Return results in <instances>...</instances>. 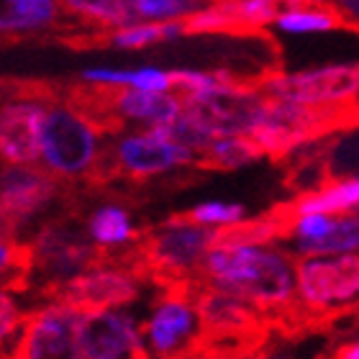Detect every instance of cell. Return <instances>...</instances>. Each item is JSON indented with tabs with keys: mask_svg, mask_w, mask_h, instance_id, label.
<instances>
[{
	"mask_svg": "<svg viewBox=\"0 0 359 359\" xmlns=\"http://www.w3.org/2000/svg\"><path fill=\"white\" fill-rule=\"evenodd\" d=\"M198 275L224 290L252 300L264 316L280 313L295 295V257L277 249L252 247H213L203 257Z\"/></svg>",
	"mask_w": 359,
	"mask_h": 359,
	"instance_id": "1",
	"label": "cell"
},
{
	"mask_svg": "<svg viewBox=\"0 0 359 359\" xmlns=\"http://www.w3.org/2000/svg\"><path fill=\"white\" fill-rule=\"evenodd\" d=\"M300 298L313 311L316 334L334 331L337 323L352 321L359 311V255L295 262Z\"/></svg>",
	"mask_w": 359,
	"mask_h": 359,
	"instance_id": "2",
	"label": "cell"
},
{
	"mask_svg": "<svg viewBox=\"0 0 359 359\" xmlns=\"http://www.w3.org/2000/svg\"><path fill=\"white\" fill-rule=\"evenodd\" d=\"M100 128L77 105H52L46 108L41 128V159L54 177H85L93 172L100 149Z\"/></svg>",
	"mask_w": 359,
	"mask_h": 359,
	"instance_id": "3",
	"label": "cell"
},
{
	"mask_svg": "<svg viewBox=\"0 0 359 359\" xmlns=\"http://www.w3.org/2000/svg\"><path fill=\"white\" fill-rule=\"evenodd\" d=\"M187 162H195V151L167 139L154 126H149V131L121 139L111 151H100L88 180L93 182H111L116 177L144 180L167 172L177 165H187Z\"/></svg>",
	"mask_w": 359,
	"mask_h": 359,
	"instance_id": "4",
	"label": "cell"
},
{
	"mask_svg": "<svg viewBox=\"0 0 359 359\" xmlns=\"http://www.w3.org/2000/svg\"><path fill=\"white\" fill-rule=\"evenodd\" d=\"M182 111L216 136L252 134V128L262 121L267 93L252 83L224 85L203 93H180Z\"/></svg>",
	"mask_w": 359,
	"mask_h": 359,
	"instance_id": "5",
	"label": "cell"
},
{
	"mask_svg": "<svg viewBox=\"0 0 359 359\" xmlns=\"http://www.w3.org/2000/svg\"><path fill=\"white\" fill-rule=\"evenodd\" d=\"M77 316L57 303L26 311L21 334L3 359H85Z\"/></svg>",
	"mask_w": 359,
	"mask_h": 359,
	"instance_id": "6",
	"label": "cell"
},
{
	"mask_svg": "<svg viewBox=\"0 0 359 359\" xmlns=\"http://www.w3.org/2000/svg\"><path fill=\"white\" fill-rule=\"evenodd\" d=\"M36 272H39V295L52 290L57 285L67 283L85 269L95 267L100 244L93 247L83 229H77L72 218H57L36 233Z\"/></svg>",
	"mask_w": 359,
	"mask_h": 359,
	"instance_id": "7",
	"label": "cell"
},
{
	"mask_svg": "<svg viewBox=\"0 0 359 359\" xmlns=\"http://www.w3.org/2000/svg\"><path fill=\"white\" fill-rule=\"evenodd\" d=\"M142 285L134 275L111 264H97L67 283L57 285L52 290L39 295L41 303H57L75 313H100L105 308L128 306L139 298Z\"/></svg>",
	"mask_w": 359,
	"mask_h": 359,
	"instance_id": "8",
	"label": "cell"
},
{
	"mask_svg": "<svg viewBox=\"0 0 359 359\" xmlns=\"http://www.w3.org/2000/svg\"><path fill=\"white\" fill-rule=\"evenodd\" d=\"M259 88L269 97L303 105H344L359 95V65H329L295 75H269Z\"/></svg>",
	"mask_w": 359,
	"mask_h": 359,
	"instance_id": "9",
	"label": "cell"
},
{
	"mask_svg": "<svg viewBox=\"0 0 359 359\" xmlns=\"http://www.w3.org/2000/svg\"><path fill=\"white\" fill-rule=\"evenodd\" d=\"M311 6L306 0H216L185 18V34H255L290 8Z\"/></svg>",
	"mask_w": 359,
	"mask_h": 359,
	"instance_id": "10",
	"label": "cell"
},
{
	"mask_svg": "<svg viewBox=\"0 0 359 359\" xmlns=\"http://www.w3.org/2000/svg\"><path fill=\"white\" fill-rule=\"evenodd\" d=\"M57 180L49 170L11 165L3 172V239H18V231L57 198Z\"/></svg>",
	"mask_w": 359,
	"mask_h": 359,
	"instance_id": "11",
	"label": "cell"
},
{
	"mask_svg": "<svg viewBox=\"0 0 359 359\" xmlns=\"http://www.w3.org/2000/svg\"><path fill=\"white\" fill-rule=\"evenodd\" d=\"M46 105L21 97L3 105L0 113V149L6 165H34L41 157V128Z\"/></svg>",
	"mask_w": 359,
	"mask_h": 359,
	"instance_id": "12",
	"label": "cell"
},
{
	"mask_svg": "<svg viewBox=\"0 0 359 359\" xmlns=\"http://www.w3.org/2000/svg\"><path fill=\"white\" fill-rule=\"evenodd\" d=\"M80 346L85 359H144L149 357L134 323L121 313H90L80 321Z\"/></svg>",
	"mask_w": 359,
	"mask_h": 359,
	"instance_id": "13",
	"label": "cell"
},
{
	"mask_svg": "<svg viewBox=\"0 0 359 359\" xmlns=\"http://www.w3.org/2000/svg\"><path fill=\"white\" fill-rule=\"evenodd\" d=\"M195 308L185 295L177 292L157 290L154 313L149 323L144 326V334L149 339V346L162 359L175 357L187 346V341L195 337Z\"/></svg>",
	"mask_w": 359,
	"mask_h": 359,
	"instance_id": "14",
	"label": "cell"
},
{
	"mask_svg": "<svg viewBox=\"0 0 359 359\" xmlns=\"http://www.w3.org/2000/svg\"><path fill=\"white\" fill-rule=\"evenodd\" d=\"M105 105L116 113L121 121H144L149 126H159V123H170L182 113V97L170 95L165 90H139V88H126L111 95H103Z\"/></svg>",
	"mask_w": 359,
	"mask_h": 359,
	"instance_id": "15",
	"label": "cell"
},
{
	"mask_svg": "<svg viewBox=\"0 0 359 359\" xmlns=\"http://www.w3.org/2000/svg\"><path fill=\"white\" fill-rule=\"evenodd\" d=\"M290 210L295 216H306V213H344V210L359 208V177L334 180L321 190L313 193H303L298 198L287 201Z\"/></svg>",
	"mask_w": 359,
	"mask_h": 359,
	"instance_id": "16",
	"label": "cell"
},
{
	"mask_svg": "<svg viewBox=\"0 0 359 359\" xmlns=\"http://www.w3.org/2000/svg\"><path fill=\"white\" fill-rule=\"evenodd\" d=\"M264 157V149L249 134L216 136L208 149L201 151L195 165L201 170H239V167Z\"/></svg>",
	"mask_w": 359,
	"mask_h": 359,
	"instance_id": "17",
	"label": "cell"
},
{
	"mask_svg": "<svg viewBox=\"0 0 359 359\" xmlns=\"http://www.w3.org/2000/svg\"><path fill=\"white\" fill-rule=\"evenodd\" d=\"M67 13L100 26H134L139 23V0H60Z\"/></svg>",
	"mask_w": 359,
	"mask_h": 359,
	"instance_id": "18",
	"label": "cell"
},
{
	"mask_svg": "<svg viewBox=\"0 0 359 359\" xmlns=\"http://www.w3.org/2000/svg\"><path fill=\"white\" fill-rule=\"evenodd\" d=\"M36 272V249L34 241L3 239V290L29 292Z\"/></svg>",
	"mask_w": 359,
	"mask_h": 359,
	"instance_id": "19",
	"label": "cell"
},
{
	"mask_svg": "<svg viewBox=\"0 0 359 359\" xmlns=\"http://www.w3.org/2000/svg\"><path fill=\"white\" fill-rule=\"evenodd\" d=\"M60 0H6V11L0 18L3 31H34L57 21Z\"/></svg>",
	"mask_w": 359,
	"mask_h": 359,
	"instance_id": "20",
	"label": "cell"
},
{
	"mask_svg": "<svg viewBox=\"0 0 359 359\" xmlns=\"http://www.w3.org/2000/svg\"><path fill=\"white\" fill-rule=\"evenodd\" d=\"M88 233L100 247H121V244L134 241L139 231L131 229L128 213L123 208H118V205H103V208H97L90 216Z\"/></svg>",
	"mask_w": 359,
	"mask_h": 359,
	"instance_id": "21",
	"label": "cell"
},
{
	"mask_svg": "<svg viewBox=\"0 0 359 359\" xmlns=\"http://www.w3.org/2000/svg\"><path fill=\"white\" fill-rule=\"evenodd\" d=\"M359 249V216L337 218L331 229L316 239H300L298 252L303 255H341Z\"/></svg>",
	"mask_w": 359,
	"mask_h": 359,
	"instance_id": "22",
	"label": "cell"
},
{
	"mask_svg": "<svg viewBox=\"0 0 359 359\" xmlns=\"http://www.w3.org/2000/svg\"><path fill=\"white\" fill-rule=\"evenodd\" d=\"M185 36V21H149V23H134L123 26L116 34H111V44L118 49H144L157 41Z\"/></svg>",
	"mask_w": 359,
	"mask_h": 359,
	"instance_id": "23",
	"label": "cell"
},
{
	"mask_svg": "<svg viewBox=\"0 0 359 359\" xmlns=\"http://www.w3.org/2000/svg\"><path fill=\"white\" fill-rule=\"evenodd\" d=\"M339 26V18L331 11H311V8H290L277 15L275 29L285 34H321Z\"/></svg>",
	"mask_w": 359,
	"mask_h": 359,
	"instance_id": "24",
	"label": "cell"
},
{
	"mask_svg": "<svg viewBox=\"0 0 359 359\" xmlns=\"http://www.w3.org/2000/svg\"><path fill=\"white\" fill-rule=\"evenodd\" d=\"M244 216V205L239 203H201L190 210H182V213H175L170 216L172 221L180 224H198V226H224V224H233V221H241Z\"/></svg>",
	"mask_w": 359,
	"mask_h": 359,
	"instance_id": "25",
	"label": "cell"
},
{
	"mask_svg": "<svg viewBox=\"0 0 359 359\" xmlns=\"http://www.w3.org/2000/svg\"><path fill=\"white\" fill-rule=\"evenodd\" d=\"M216 0H139V15L144 21H177L208 8Z\"/></svg>",
	"mask_w": 359,
	"mask_h": 359,
	"instance_id": "26",
	"label": "cell"
},
{
	"mask_svg": "<svg viewBox=\"0 0 359 359\" xmlns=\"http://www.w3.org/2000/svg\"><path fill=\"white\" fill-rule=\"evenodd\" d=\"M329 11L349 29L359 31V0H326Z\"/></svg>",
	"mask_w": 359,
	"mask_h": 359,
	"instance_id": "27",
	"label": "cell"
},
{
	"mask_svg": "<svg viewBox=\"0 0 359 359\" xmlns=\"http://www.w3.org/2000/svg\"><path fill=\"white\" fill-rule=\"evenodd\" d=\"M306 3H311V6H316V3H323V6H326V0H306Z\"/></svg>",
	"mask_w": 359,
	"mask_h": 359,
	"instance_id": "28",
	"label": "cell"
},
{
	"mask_svg": "<svg viewBox=\"0 0 359 359\" xmlns=\"http://www.w3.org/2000/svg\"><path fill=\"white\" fill-rule=\"evenodd\" d=\"M262 359H283V357H269V354H264V357Z\"/></svg>",
	"mask_w": 359,
	"mask_h": 359,
	"instance_id": "29",
	"label": "cell"
},
{
	"mask_svg": "<svg viewBox=\"0 0 359 359\" xmlns=\"http://www.w3.org/2000/svg\"><path fill=\"white\" fill-rule=\"evenodd\" d=\"M316 359H329V357H326V354H321V357H316Z\"/></svg>",
	"mask_w": 359,
	"mask_h": 359,
	"instance_id": "30",
	"label": "cell"
},
{
	"mask_svg": "<svg viewBox=\"0 0 359 359\" xmlns=\"http://www.w3.org/2000/svg\"><path fill=\"white\" fill-rule=\"evenodd\" d=\"M144 359H151V357H144ZM159 359H162V357H159Z\"/></svg>",
	"mask_w": 359,
	"mask_h": 359,
	"instance_id": "31",
	"label": "cell"
},
{
	"mask_svg": "<svg viewBox=\"0 0 359 359\" xmlns=\"http://www.w3.org/2000/svg\"><path fill=\"white\" fill-rule=\"evenodd\" d=\"M357 103H359V95H357Z\"/></svg>",
	"mask_w": 359,
	"mask_h": 359,
	"instance_id": "32",
	"label": "cell"
}]
</instances>
